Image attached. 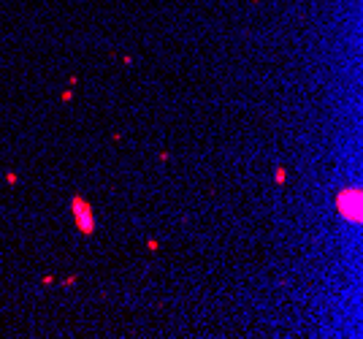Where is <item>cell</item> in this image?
<instances>
[{
  "label": "cell",
  "instance_id": "cell-1",
  "mask_svg": "<svg viewBox=\"0 0 363 339\" xmlns=\"http://www.w3.org/2000/svg\"><path fill=\"white\" fill-rule=\"evenodd\" d=\"M336 215L350 225H361L363 220V193L358 185H347L336 193Z\"/></svg>",
  "mask_w": 363,
  "mask_h": 339
},
{
  "label": "cell",
  "instance_id": "cell-2",
  "mask_svg": "<svg viewBox=\"0 0 363 339\" xmlns=\"http://www.w3.org/2000/svg\"><path fill=\"white\" fill-rule=\"evenodd\" d=\"M70 215H73L79 234H84V236L95 234V212H92V204L84 195H73L70 198Z\"/></svg>",
  "mask_w": 363,
  "mask_h": 339
},
{
  "label": "cell",
  "instance_id": "cell-3",
  "mask_svg": "<svg viewBox=\"0 0 363 339\" xmlns=\"http://www.w3.org/2000/svg\"><path fill=\"white\" fill-rule=\"evenodd\" d=\"M285 179H287L285 166H276V169H274V182H276V185H285Z\"/></svg>",
  "mask_w": 363,
  "mask_h": 339
},
{
  "label": "cell",
  "instance_id": "cell-4",
  "mask_svg": "<svg viewBox=\"0 0 363 339\" xmlns=\"http://www.w3.org/2000/svg\"><path fill=\"white\" fill-rule=\"evenodd\" d=\"M17 179H19V176L14 174V171H11V174H6V182H8V185H17Z\"/></svg>",
  "mask_w": 363,
  "mask_h": 339
}]
</instances>
